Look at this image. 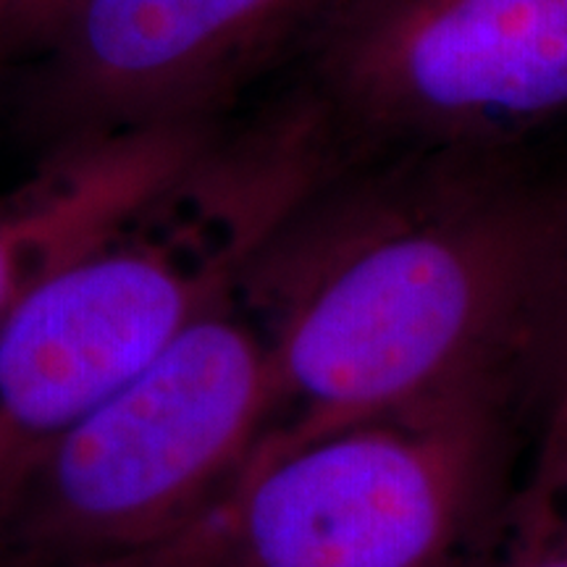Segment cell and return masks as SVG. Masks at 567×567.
Returning a JSON list of instances; mask_svg holds the SVG:
<instances>
[{"instance_id": "8", "label": "cell", "mask_w": 567, "mask_h": 567, "mask_svg": "<svg viewBox=\"0 0 567 567\" xmlns=\"http://www.w3.org/2000/svg\"><path fill=\"white\" fill-rule=\"evenodd\" d=\"M488 567H567V484H530L502 517Z\"/></svg>"}, {"instance_id": "7", "label": "cell", "mask_w": 567, "mask_h": 567, "mask_svg": "<svg viewBox=\"0 0 567 567\" xmlns=\"http://www.w3.org/2000/svg\"><path fill=\"white\" fill-rule=\"evenodd\" d=\"M221 134L213 118L90 134L55 145L0 195V323L42 279L176 179Z\"/></svg>"}, {"instance_id": "9", "label": "cell", "mask_w": 567, "mask_h": 567, "mask_svg": "<svg viewBox=\"0 0 567 567\" xmlns=\"http://www.w3.org/2000/svg\"><path fill=\"white\" fill-rule=\"evenodd\" d=\"M534 384L542 396V439L530 481L559 484L567 481V258Z\"/></svg>"}, {"instance_id": "5", "label": "cell", "mask_w": 567, "mask_h": 567, "mask_svg": "<svg viewBox=\"0 0 567 567\" xmlns=\"http://www.w3.org/2000/svg\"><path fill=\"white\" fill-rule=\"evenodd\" d=\"M337 124L488 153L567 116V0H337L313 38Z\"/></svg>"}, {"instance_id": "11", "label": "cell", "mask_w": 567, "mask_h": 567, "mask_svg": "<svg viewBox=\"0 0 567 567\" xmlns=\"http://www.w3.org/2000/svg\"><path fill=\"white\" fill-rule=\"evenodd\" d=\"M19 0H0V55L11 53L13 19H17Z\"/></svg>"}, {"instance_id": "2", "label": "cell", "mask_w": 567, "mask_h": 567, "mask_svg": "<svg viewBox=\"0 0 567 567\" xmlns=\"http://www.w3.org/2000/svg\"><path fill=\"white\" fill-rule=\"evenodd\" d=\"M334 132L318 95L221 132L11 310L0 323V528L61 436L237 300L289 216L339 172Z\"/></svg>"}, {"instance_id": "6", "label": "cell", "mask_w": 567, "mask_h": 567, "mask_svg": "<svg viewBox=\"0 0 567 567\" xmlns=\"http://www.w3.org/2000/svg\"><path fill=\"white\" fill-rule=\"evenodd\" d=\"M337 0H76L42 48L40 109L61 142L213 118Z\"/></svg>"}, {"instance_id": "3", "label": "cell", "mask_w": 567, "mask_h": 567, "mask_svg": "<svg viewBox=\"0 0 567 567\" xmlns=\"http://www.w3.org/2000/svg\"><path fill=\"white\" fill-rule=\"evenodd\" d=\"M279 421L239 300L51 446L0 528V567H163L221 509Z\"/></svg>"}, {"instance_id": "1", "label": "cell", "mask_w": 567, "mask_h": 567, "mask_svg": "<svg viewBox=\"0 0 567 567\" xmlns=\"http://www.w3.org/2000/svg\"><path fill=\"white\" fill-rule=\"evenodd\" d=\"M565 258V189L505 174L486 153L339 168L237 297L279 386L266 446L467 386L536 381Z\"/></svg>"}, {"instance_id": "10", "label": "cell", "mask_w": 567, "mask_h": 567, "mask_svg": "<svg viewBox=\"0 0 567 567\" xmlns=\"http://www.w3.org/2000/svg\"><path fill=\"white\" fill-rule=\"evenodd\" d=\"M76 0H19L17 19H13L11 51L24 48H42L53 40L63 19L74 9Z\"/></svg>"}, {"instance_id": "4", "label": "cell", "mask_w": 567, "mask_h": 567, "mask_svg": "<svg viewBox=\"0 0 567 567\" xmlns=\"http://www.w3.org/2000/svg\"><path fill=\"white\" fill-rule=\"evenodd\" d=\"M517 384H481L260 450L163 567H452L492 526Z\"/></svg>"}]
</instances>
